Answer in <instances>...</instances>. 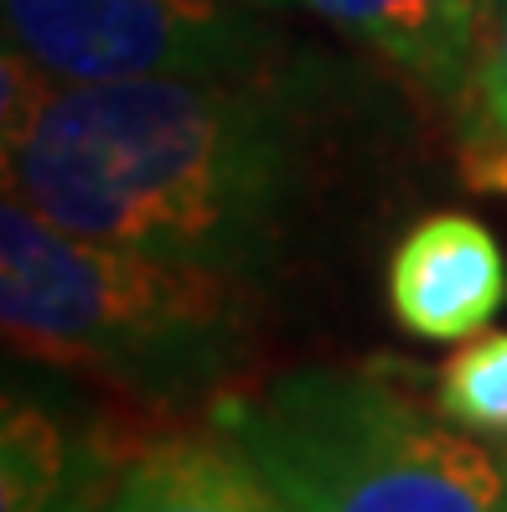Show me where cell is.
<instances>
[{"label":"cell","instance_id":"obj_1","mask_svg":"<svg viewBox=\"0 0 507 512\" xmlns=\"http://www.w3.org/2000/svg\"><path fill=\"white\" fill-rule=\"evenodd\" d=\"M6 192L78 238L259 280L301 156L285 114L244 78L57 83L6 145Z\"/></svg>","mask_w":507,"mask_h":512},{"label":"cell","instance_id":"obj_2","mask_svg":"<svg viewBox=\"0 0 507 512\" xmlns=\"http://www.w3.org/2000/svg\"><path fill=\"white\" fill-rule=\"evenodd\" d=\"M0 326L11 352L104 378L135 399L223 388L249 357L254 280L99 244L6 192Z\"/></svg>","mask_w":507,"mask_h":512},{"label":"cell","instance_id":"obj_3","mask_svg":"<svg viewBox=\"0 0 507 512\" xmlns=\"http://www.w3.org/2000/svg\"><path fill=\"white\" fill-rule=\"evenodd\" d=\"M213 435L285 512H502L507 466L389 378L295 368L213 399Z\"/></svg>","mask_w":507,"mask_h":512},{"label":"cell","instance_id":"obj_4","mask_svg":"<svg viewBox=\"0 0 507 512\" xmlns=\"http://www.w3.org/2000/svg\"><path fill=\"white\" fill-rule=\"evenodd\" d=\"M6 42L63 88L135 78H249L270 26L238 0H0Z\"/></svg>","mask_w":507,"mask_h":512},{"label":"cell","instance_id":"obj_5","mask_svg":"<svg viewBox=\"0 0 507 512\" xmlns=\"http://www.w3.org/2000/svg\"><path fill=\"white\" fill-rule=\"evenodd\" d=\"M389 316L420 342H471L507 300V254L471 213H430L389 254Z\"/></svg>","mask_w":507,"mask_h":512},{"label":"cell","instance_id":"obj_6","mask_svg":"<svg viewBox=\"0 0 507 512\" xmlns=\"http://www.w3.org/2000/svg\"><path fill=\"white\" fill-rule=\"evenodd\" d=\"M342 37L373 47L435 99L471 94L492 32V0H301Z\"/></svg>","mask_w":507,"mask_h":512},{"label":"cell","instance_id":"obj_7","mask_svg":"<svg viewBox=\"0 0 507 512\" xmlns=\"http://www.w3.org/2000/svg\"><path fill=\"white\" fill-rule=\"evenodd\" d=\"M63 512H285L270 487L213 440L171 435L140 445L104 481V492L68 502Z\"/></svg>","mask_w":507,"mask_h":512},{"label":"cell","instance_id":"obj_8","mask_svg":"<svg viewBox=\"0 0 507 512\" xmlns=\"http://www.w3.org/2000/svg\"><path fill=\"white\" fill-rule=\"evenodd\" d=\"M0 456H6V512H63L68 507V435L63 425L26 404L6 399V435H0Z\"/></svg>","mask_w":507,"mask_h":512},{"label":"cell","instance_id":"obj_9","mask_svg":"<svg viewBox=\"0 0 507 512\" xmlns=\"http://www.w3.org/2000/svg\"><path fill=\"white\" fill-rule=\"evenodd\" d=\"M435 404L471 435L507 440V331H482L440 368Z\"/></svg>","mask_w":507,"mask_h":512},{"label":"cell","instance_id":"obj_10","mask_svg":"<svg viewBox=\"0 0 507 512\" xmlns=\"http://www.w3.org/2000/svg\"><path fill=\"white\" fill-rule=\"evenodd\" d=\"M471 104H476V145L466 156V176L476 187L507 192V0L492 16L482 68H476L471 83Z\"/></svg>","mask_w":507,"mask_h":512},{"label":"cell","instance_id":"obj_11","mask_svg":"<svg viewBox=\"0 0 507 512\" xmlns=\"http://www.w3.org/2000/svg\"><path fill=\"white\" fill-rule=\"evenodd\" d=\"M238 6H254V11H270V6H290V0H238Z\"/></svg>","mask_w":507,"mask_h":512},{"label":"cell","instance_id":"obj_12","mask_svg":"<svg viewBox=\"0 0 507 512\" xmlns=\"http://www.w3.org/2000/svg\"><path fill=\"white\" fill-rule=\"evenodd\" d=\"M497 6H502V0H492V16H497Z\"/></svg>","mask_w":507,"mask_h":512},{"label":"cell","instance_id":"obj_13","mask_svg":"<svg viewBox=\"0 0 507 512\" xmlns=\"http://www.w3.org/2000/svg\"><path fill=\"white\" fill-rule=\"evenodd\" d=\"M502 512H507V502H502Z\"/></svg>","mask_w":507,"mask_h":512}]
</instances>
